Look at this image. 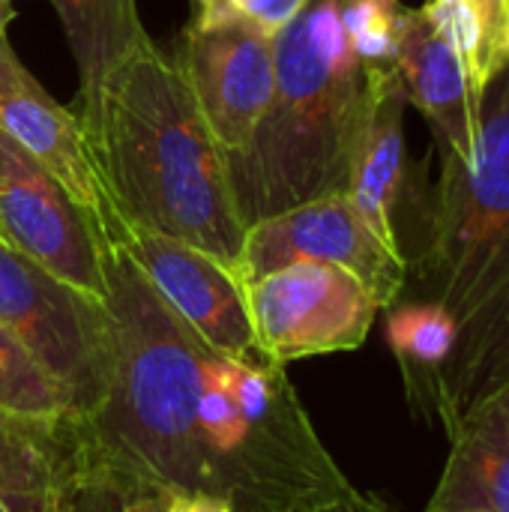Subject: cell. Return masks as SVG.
I'll use <instances>...</instances> for the list:
<instances>
[{
	"mask_svg": "<svg viewBox=\"0 0 509 512\" xmlns=\"http://www.w3.org/2000/svg\"><path fill=\"white\" fill-rule=\"evenodd\" d=\"M12 18H15V6H12V0H0V42L6 39V30H9Z\"/></svg>",
	"mask_w": 509,
	"mask_h": 512,
	"instance_id": "26",
	"label": "cell"
},
{
	"mask_svg": "<svg viewBox=\"0 0 509 512\" xmlns=\"http://www.w3.org/2000/svg\"><path fill=\"white\" fill-rule=\"evenodd\" d=\"M309 0H246L240 15L261 27L267 36H276L285 24H291Z\"/></svg>",
	"mask_w": 509,
	"mask_h": 512,
	"instance_id": "20",
	"label": "cell"
},
{
	"mask_svg": "<svg viewBox=\"0 0 509 512\" xmlns=\"http://www.w3.org/2000/svg\"><path fill=\"white\" fill-rule=\"evenodd\" d=\"M168 495H153V492H132L120 498V512H165Z\"/></svg>",
	"mask_w": 509,
	"mask_h": 512,
	"instance_id": "25",
	"label": "cell"
},
{
	"mask_svg": "<svg viewBox=\"0 0 509 512\" xmlns=\"http://www.w3.org/2000/svg\"><path fill=\"white\" fill-rule=\"evenodd\" d=\"M390 309L393 312L387 321V339L399 360L408 402L426 423H432L438 420L444 372L456 345L453 321L441 306L429 300L402 303Z\"/></svg>",
	"mask_w": 509,
	"mask_h": 512,
	"instance_id": "17",
	"label": "cell"
},
{
	"mask_svg": "<svg viewBox=\"0 0 509 512\" xmlns=\"http://www.w3.org/2000/svg\"><path fill=\"white\" fill-rule=\"evenodd\" d=\"M288 512H390L381 501L357 492V489H348L342 495H333L327 501H318V504H306V507H297V510Z\"/></svg>",
	"mask_w": 509,
	"mask_h": 512,
	"instance_id": "21",
	"label": "cell"
},
{
	"mask_svg": "<svg viewBox=\"0 0 509 512\" xmlns=\"http://www.w3.org/2000/svg\"><path fill=\"white\" fill-rule=\"evenodd\" d=\"M426 512H509V387L465 411Z\"/></svg>",
	"mask_w": 509,
	"mask_h": 512,
	"instance_id": "13",
	"label": "cell"
},
{
	"mask_svg": "<svg viewBox=\"0 0 509 512\" xmlns=\"http://www.w3.org/2000/svg\"><path fill=\"white\" fill-rule=\"evenodd\" d=\"M315 261L351 270L381 309L399 303L408 285V261L390 249L357 213L351 198L324 195L246 228L237 276L255 282L288 264Z\"/></svg>",
	"mask_w": 509,
	"mask_h": 512,
	"instance_id": "7",
	"label": "cell"
},
{
	"mask_svg": "<svg viewBox=\"0 0 509 512\" xmlns=\"http://www.w3.org/2000/svg\"><path fill=\"white\" fill-rule=\"evenodd\" d=\"M246 0H192V21H225L237 18Z\"/></svg>",
	"mask_w": 509,
	"mask_h": 512,
	"instance_id": "24",
	"label": "cell"
},
{
	"mask_svg": "<svg viewBox=\"0 0 509 512\" xmlns=\"http://www.w3.org/2000/svg\"><path fill=\"white\" fill-rule=\"evenodd\" d=\"M405 105L408 96L402 90L399 72L396 69L381 72L345 192L357 207V213L366 219V225L399 255H405L396 228V210L408 180Z\"/></svg>",
	"mask_w": 509,
	"mask_h": 512,
	"instance_id": "14",
	"label": "cell"
},
{
	"mask_svg": "<svg viewBox=\"0 0 509 512\" xmlns=\"http://www.w3.org/2000/svg\"><path fill=\"white\" fill-rule=\"evenodd\" d=\"M78 66V117L90 132L99 96L117 63L150 33L135 0H51Z\"/></svg>",
	"mask_w": 509,
	"mask_h": 512,
	"instance_id": "15",
	"label": "cell"
},
{
	"mask_svg": "<svg viewBox=\"0 0 509 512\" xmlns=\"http://www.w3.org/2000/svg\"><path fill=\"white\" fill-rule=\"evenodd\" d=\"M0 414L69 444L75 408L69 393L27 354V348L0 324ZM72 450V447H69Z\"/></svg>",
	"mask_w": 509,
	"mask_h": 512,
	"instance_id": "19",
	"label": "cell"
},
{
	"mask_svg": "<svg viewBox=\"0 0 509 512\" xmlns=\"http://www.w3.org/2000/svg\"><path fill=\"white\" fill-rule=\"evenodd\" d=\"M381 72L351 45L342 0H309L273 36V99L249 150L231 159L246 228L348 192Z\"/></svg>",
	"mask_w": 509,
	"mask_h": 512,
	"instance_id": "4",
	"label": "cell"
},
{
	"mask_svg": "<svg viewBox=\"0 0 509 512\" xmlns=\"http://www.w3.org/2000/svg\"><path fill=\"white\" fill-rule=\"evenodd\" d=\"M420 12L456 54L471 99L483 108L509 66V0H426Z\"/></svg>",
	"mask_w": 509,
	"mask_h": 512,
	"instance_id": "16",
	"label": "cell"
},
{
	"mask_svg": "<svg viewBox=\"0 0 509 512\" xmlns=\"http://www.w3.org/2000/svg\"><path fill=\"white\" fill-rule=\"evenodd\" d=\"M243 288L258 351L276 366L357 351L381 312L372 291L336 264H288Z\"/></svg>",
	"mask_w": 509,
	"mask_h": 512,
	"instance_id": "6",
	"label": "cell"
},
{
	"mask_svg": "<svg viewBox=\"0 0 509 512\" xmlns=\"http://www.w3.org/2000/svg\"><path fill=\"white\" fill-rule=\"evenodd\" d=\"M396 72L408 102L429 120L438 153L474 162L483 108L471 99L456 54L420 9H411L408 15L405 36L396 54Z\"/></svg>",
	"mask_w": 509,
	"mask_h": 512,
	"instance_id": "12",
	"label": "cell"
},
{
	"mask_svg": "<svg viewBox=\"0 0 509 512\" xmlns=\"http://www.w3.org/2000/svg\"><path fill=\"white\" fill-rule=\"evenodd\" d=\"M81 486L69 444L0 414V495H57Z\"/></svg>",
	"mask_w": 509,
	"mask_h": 512,
	"instance_id": "18",
	"label": "cell"
},
{
	"mask_svg": "<svg viewBox=\"0 0 509 512\" xmlns=\"http://www.w3.org/2000/svg\"><path fill=\"white\" fill-rule=\"evenodd\" d=\"M165 512H237L231 498L213 492H177L165 498Z\"/></svg>",
	"mask_w": 509,
	"mask_h": 512,
	"instance_id": "22",
	"label": "cell"
},
{
	"mask_svg": "<svg viewBox=\"0 0 509 512\" xmlns=\"http://www.w3.org/2000/svg\"><path fill=\"white\" fill-rule=\"evenodd\" d=\"M0 324L69 393L72 429L81 426L96 411L105 387V300L57 279L0 237Z\"/></svg>",
	"mask_w": 509,
	"mask_h": 512,
	"instance_id": "5",
	"label": "cell"
},
{
	"mask_svg": "<svg viewBox=\"0 0 509 512\" xmlns=\"http://www.w3.org/2000/svg\"><path fill=\"white\" fill-rule=\"evenodd\" d=\"M120 243L156 294L207 348L234 360H264L255 342L246 288L231 267L189 243L144 228H126Z\"/></svg>",
	"mask_w": 509,
	"mask_h": 512,
	"instance_id": "11",
	"label": "cell"
},
{
	"mask_svg": "<svg viewBox=\"0 0 509 512\" xmlns=\"http://www.w3.org/2000/svg\"><path fill=\"white\" fill-rule=\"evenodd\" d=\"M420 279L456 330L438 420H456L509 387V66L492 84L474 162L441 153Z\"/></svg>",
	"mask_w": 509,
	"mask_h": 512,
	"instance_id": "3",
	"label": "cell"
},
{
	"mask_svg": "<svg viewBox=\"0 0 509 512\" xmlns=\"http://www.w3.org/2000/svg\"><path fill=\"white\" fill-rule=\"evenodd\" d=\"M177 63L228 162L246 153L273 99V36L243 15L189 21Z\"/></svg>",
	"mask_w": 509,
	"mask_h": 512,
	"instance_id": "10",
	"label": "cell"
},
{
	"mask_svg": "<svg viewBox=\"0 0 509 512\" xmlns=\"http://www.w3.org/2000/svg\"><path fill=\"white\" fill-rule=\"evenodd\" d=\"M108 366L96 411L69 432L78 480L117 498L132 492L222 495L198 423L207 348L156 294L126 246L108 243Z\"/></svg>",
	"mask_w": 509,
	"mask_h": 512,
	"instance_id": "1",
	"label": "cell"
},
{
	"mask_svg": "<svg viewBox=\"0 0 509 512\" xmlns=\"http://www.w3.org/2000/svg\"><path fill=\"white\" fill-rule=\"evenodd\" d=\"M0 237L78 291L105 300V243L75 198L0 132Z\"/></svg>",
	"mask_w": 509,
	"mask_h": 512,
	"instance_id": "9",
	"label": "cell"
},
{
	"mask_svg": "<svg viewBox=\"0 0 509 512\" xmlns=\"http://www.w3.org/2000/svg\"><path fill=\"white\" fill-rule=\"evenodd\" d=\"M66 492H57V495H0V512H54L60 507Z\"/></svg>",
	"mask_w": 509,
	"mask_h": 512,
	"instance_id": "23",
	"label": "cell"
},
{
	"mask_svg": "<svg viewBox=\"0 0 509 512\" xmlns=\"http://www.w3.org/2000/svg\"><path fill=\"white\" fill-rule=\"evenodd\" d=\"M126 228L189 243L237 273L246 222L231 162L177 63L150 36L108 75L90 126Z\"/></svg>",
	"mask_w": 509,
	"mask_h": 512,
	"instance_id": "2",
	"label": "cell"
},
{
	"mask_svg": "<svg viewBox=\"0 0 509 512\" xmlns=\"http://www.w3.org/2000/svg\"><path fill=\"white\" fill-rule=\"evenodd\" d=\"M0 132L75 198L105 246L123 240L126 222L117 210L90 132L75 111L63 108L27 72L9 39L0 42Z\"/></svg>",
	"mask_w": 509,
	"mask_h": 512,
	"instance_id": "8",
	"label": "cell"
}]
</instances>
